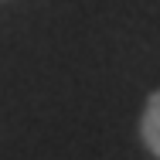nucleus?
<instances>
[{
    "mask_svg": "<svg viewBox=\"0 0 160 160\" xmlns=\"http://www.w3.org/2000/svg\"><path fill=\"white\" fill-rule=\"evenodd\" d=\"M140 136H143V147L160 160V89L147 99V106H143V116H140Z\"/></svg>",
    "mask_w": 160,
    "mask_h": 160,
    "instance_id": "obj_1",
    "label": "nucleus"
},
{
    "mask_svg": "<svg viewBox=\"0 0 160 160\" xmlns=\"http://www.w3.org/2000/svg\"><path fill=\"white\" fill-rule=\"evenodd\" d=\"M0 3H10V0H0Z\"/></svg>",
    "mask_w": 160,
    "mask_h": 160,
    "instance_id": "obj_2",
    "label": "nucleus"
}]
</instances>
